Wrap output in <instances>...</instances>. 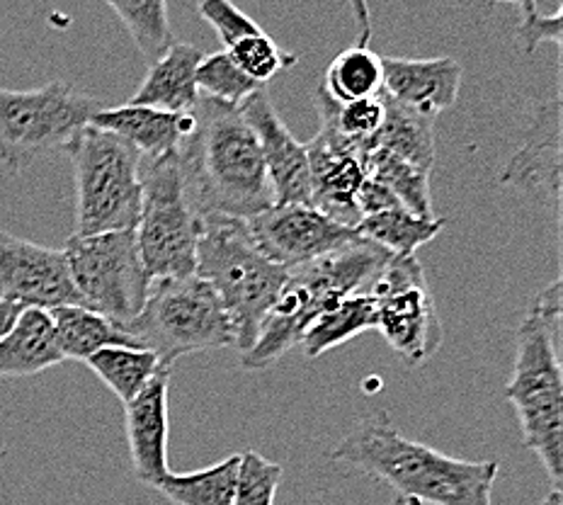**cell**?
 Wrapping results in <instances>:
<instances>
[{
    "label": "cell",
    "instance_id": "8fae6325",
    "mask_svg": "<svg viewBox=\"0 0 563 505\" xmlns=\"http://www.w3.org/2000/svg\"><path fill=\"white\" fill-rule=\"evenodd\" d=\"M367 295L377 304V331L406 365L418 367L442 348L444 331L435 299L416 255H391Z\"/></svg>",
    "mask_w": 563,
    "mask_h": 505
},
{
    "label": "cell",
    "instance_id": "5bb4252c",
    "mask_svg": "<svg viewBox=\"0 0 563 505\" xmlns=\"http://www.w3.org/2000/svg\"><path fill=\"white\" fill-rule=\"evenodd\" d=\"M307 156L311 173V207L338 224L355 229L362 219L355 197L367 178L365 146L340 136L338 129L321 117L319 134L307 144Z\"/></svg>",
    "mask_w": 563,
    "mask_h": 505
},
{
    "label": "cell",
    "instance_id": "7c38bea8",
    "mask_svg": "<svg viewBox=\"0 0 563 505\" xmlns=\"http://www.w3.org/2000/svg\"><path fill=\"white\" fill-rule=\"evenodd\" d=\"M245 229L257 251L285 270L321 261L357 239L355 229L303 205H273L245 221Z\"/></svg>",
    "mask_w": 563,
    "mask_h": 505
},
{
    "label": "cell",
    "instance_id": "7a4b0ae2",
    "mask_svg": "<svg viewBox=\"0 0 563 505\" xmlns=\"http://www.w3.org/2000/svg\"><path fill=\"white\" fill-rule=\"evenodd\" d=\"M178 163L185 195L199 219L249 221L275 205L261 141L239 108L199 96Z\"/></svg>",
    "mask_w": 563,
    "mask_h": 505
},
{
    "label": "cell",
    "instance_id": "f546056e",
    "mask_svg": "<svg viewBox=\"0 0 563 505\" xmlns=\"http://www.w3.org/2000/svg\"><path fill=\"white\" fill-rule=\"evenodd\" d=\"M110 10L120 18L141 56L146 58L148 66L158 64L175 44L170 20H168V6L163 0H144V3H126V0H110Z\"/></svg>",
    "mask_w": 563,
    "mask_h": 505
},
{
    "label": "cell",
    "instance_id": "ffe728a7",
    "mask_svg": "<svg viewBox=\"0 0 563 505\" xmlns=\"http://www.w3.org/2000/svg\"><path fill=\"white\" fill-rule=\"evenodd\" d=\"M202 58V50L178 42L158 64L148 68L144 84L134 92L129 105L175 114L190 112L199 100L195 74Z\"/></svg>",
    "mask_w": 563,
    "mask_h": 505
},
{
    "label": "cell",
    "instance_id": "52a82bcc",
    "mask_svg": "<svg viewBox=\"0 0 563 505\" xmlns=\"http://www.w3.org/2000/svg\"><path fill=\"white\" fill-rule=\"evenodd\" d=\"M76 180L74 237L134 231L141 211V156L120 136L86 127L66 149Z\"/></svg>",
    "mask_w": 563,
    "mask_h": 505
},
{
    "label": "cell",
    "instance_id": "83f0119b",
    "mask_svg": "<svg viewBox=\"0 0 563 505\" xmlns=\"http://www.w3.org/2000/svg\"><path fill=\"white\" fill-rule=\"evenodd\" d=\"M86 365L110 386L114 396L129 404L163 367L154 352L136 345L102 348L86 360Z\"/></svg>",
    "mask_w": 563,
    "mask_h": 505
},
{
    "label": "cell",
    "instance_id": "f1b7e54d",
    "mask_svg": "<svg viewBox=\"0 0 563 505\" xmlns=\"http://www.w3.org/2000/svg\"><path fill=\"white\" fill-rule=\"evenodd\" d=\"M365 175L369 180L384 185L413 217L438 219L432 211L430 173L413 168L410 163L386 154L382 149H372L365 158Z\"/></svg>",
    "mask_w": 563,
    "mask_h": 505
},
{
    "label": "cell",
    "instance_id": "277c9868",
    "mask_svg": "<svg viewBox=\"0 0 563 505\" xmlns=\"http://www.w3.org/2000/svg\"><path fill=\"white\" fill-rule=\"evenodd\" d=\"M195 275L217 292L236 328V350L249 352L269 309L275 307L289 270L257 251L245 221L202 217Z\"/></svg>",
    "mask_w": 563,
    "mask_h": 505
},
{
    "label": "cell",
    "instance_id": "836d02e7",
    "mask_svg": "<svg viewBox=\"0 0 563 505\" xmlns=\"http://www.w3.org/2000/svg\"><path fill=\"white\" fill-rule=\"evenodd\" d=\"M285 469L253 450L241 454L233 505H275L277 486Z\"/></svg>",
    "mask_w": 563,
    "mask_h": 505
},
{
    "label": "cell",
    "instance_id": "cb8c5ba5",
    "mask_svg": "<svg viewBox=\"0 0 563 505\" xmlns=\"http://www.w3.org/2000/svg\"><path fill=\"white\" fill-rule=\"evenodd\" d=\"M49 319L54 323L56 343H58V350H62L64 360L86 362L102 348L136 345L134 338L129 336L124 328L114 326L112 321H108L104 316L96 311L78 307V304H74V307L52 309Z\"/></svg>",
    "mask_w": 563,
    "mask_h": 505
},
{
    "label": "cell",
    "instance_id": "484cf974",
    "mask_svg": "<svg viewBox=\"0 0 563 505\" xmlns=\"http://www.w3.org/2000/svg\"><path fill=\"white\" fill-rule=\"evenodd\" d=\"M444 229V219H418L406 209H389L360 219L355 233L396 257L416 255L420 245L430 243Z\"/></svg>",
    "mask_w": 563,
    "mask_h": 505
},
{
    "label": "cell",
    "instance_id": "30bf717a",
    "mask_svg": "<svg viewBox=\"0 0 563 505\" xmlns=\"http://www.w3.org/2000/svg\"><path fill=\"white\" fill-rule=\"evenodd\" d=\"M62 251L80 304L126 331L144 309L154 285L141 261L136 233L70 237Z\"/></svg>",
    "mask_w": 563,
    "mask_h": 505
},
{
    "label": "cell",
    "instance_id": "603a6c76",
    "mask_svg": "<svg viewBox=\"0 0 563 505\" xmlns=\"http://www.w3.org/2000/svg\"><path fill=\"white\" fill-rule=\"evenodd\" d=\"M384 122L382 129L369 141L372 149H382L386 154L410 163L413 168L430 173L435 163V134H432V117L408 110L382 92Z\"/></svg>",
    "mask_w": 563,
    "mask_h": 505
},
{
    "label": "cell",
    "instance_id": "7402d4cb",
    "mask_svg": "<svg viewBox=\"0 0 563 505\" xmlns=\"http://www.w3.org/2000/svg\"><path fill=\"white\" fill-rule=\"evenodd\" d=\"M352 10L357 13V22L362 30V40L357 46L340 52L331 66L325 70V84L321 90L328 98L338 105H347L355 100L374 98L382 92L384 86V68L382 56L374 54L367 40H369V10L365 3H355Z\"/></svg>",
    "mask_w": 563,
    "mask_h": 505
},
{
    "label": "cell",
    "instance_id": "ac0fdd59",
    "mask_svg": "<svg viewBox=\"0 0 563 505\" xmlns=\"http://www.w3.org/2000/svg\"><path fill=\"white\" fill-rule=\"evenodd\" d=\"M384 86L391 100L426 117L450 110L460 96L464 68L452 56L440 58H396L382 56Z\"/></svg>",
    "mask_w": 563,
    "mask_h": 505
},
{
    "label": "cell",
    "instance_id": "9a60e30c",
    "mask_svg": "<svg viewBox=\"0 0 563 505\" xmlns=\"http://www.w3.org/2000/svg\"><path fill=\"white\" fill-rule=\"evenodd\" d=\"M239 110L261 141L267 180L273 187L275 205H303L311 207V173L307 144H301L287 124L282 122L275 105L261 88L245 98Z\"/></svg>",
    "mask_w": 563,
    "mask_h": 505
},
{
    "label": "cell",
    "instance_id": "8992f818",
    "mask_svg": "<svg viewBox=\"0 0 563 505\" xmlns=\"http://www.w3.org/2000/svg\"><path fill=\"white\" fill-rule=\"evenodd\" d=\"M126 333L146 348L163 367L205 350H236V328L224 304L197 275L180 279H154L151 295Z\"/></svg>",
    "mask_w": 563,
    "mask_h": 505
},
{
    "label": "cell",
    "instance_id": "9c48e42d",
    "mask_svg": "<svg viewBox=\"0 0 563 505\" xmlns=\"http://www.w3.org/2000/svg\"><path fill=\"white\" fill-rule=\"evenodd\" d=\"M102 105L64 80L34 90L0 88V161L13 173L52 151H66Z\"/></svg>",
    "mask_w": 563,
    "mask_h": 505
},
{
    "label": "cell",
    "instance_id": "e575fe53",
    "mask_svg": "<svg viewBox=\"0 0 563 505\" xmlns=\"http://www.w3.org/2000/svg\"><path fill=\"white\" fill-rule=\"evenodd\" d=\"M520 10V22H518V40L522 52L532 56L539 44L551 42L561 46L563 42V8H559L554 15H544L534 0H525L518 3Z\"/></svg>",
    "mask_w": 563,
    "mask_h": 505
},
{
    "label": "cell",
    "instance_id": "6da1fadb",
    "mask_svg": "<svg viewBox=\"0 0 563 505\" xmlns=\"http://www.w3.org/2000/svg\"><path fill=\"white\" fill-rule=\"evenodd\" d=\"M328 460L389 486L398 505H490L496 460L466 462L406 440L386 410L362 418Z\"/></svg>",
    "mask_w": 563,
    "mask_h": 505
},
{
    "label": "cell",
    "instance_id": "e0dca14e",
    "mask_svg": "<svg viewBox=\"0 0 563 505\" xmlns=\"http://www.w3.org/2000/svg\"><path fill=\"white\" fill-rule=\"evenodd\" d=\"M500 185L518 187L561 205V100L551 98L534 112L518 154L500 175Z\"/></svg>",
    "mask_w": 563,
    "mask_h": 505
},
{
    "label": "cell",
    "instance_id": "ba28073f",
    "mask_svg": "<svg viewBox=\"0 0 563 505\" xmlns=\"http://www.w3.org/2000/svg\"><path fill=\"white\" fill-rule=\"evenodd\" d=\"M202 219L185 195L178 154L141 158V211L136 245L151 279L192 277Z\"/></svg>",
    "mask_w": 563,
    "mask_h": 505
},
{
    "label": "cell",
    "instance_id": "d4e9b609",
    "mask_svg": "<svg viewBox=\"0 0 563 505\" xmlns=\"http://www.w3.org/2000/svg\"><path fill=\"white\" fill-rule=\"evenodd\" d=\"M372 328H377V304L369 295H355L319 316L301 336L299 345L303 348V355L313 360Z\"/></svg>",
    "mask_w": 563,
    "mask_h": 505
},
{
    "label": "cell",
    "instance_id": "8d00e7d4",
    "mask_svg": "<svg viewBox=\"0 0 563 505\" xmlns=\"http://www.w3.org/2000/svg\"><path fill=\"white\" fill-rule=\"evenodd\" d=\"M355 205H357V211L360 217H372V215H379V211H389V209H404L401 202L386 190L384 185L374 183L369 178H365V183H362L360 193L355 197Z\"/></svg>",
    "mask_w": 563,
    "mask_h": 505
},
{
    "label": "cell",
    "instance_id": "44dd1931",
    "mask_svg": "<svg viewBox=\"0 0 563 505\" xmlns=\"http://www.w3.org/2000/svg\"><path fill=\"white\" fill-rule=\"evenodd\" d=\"M62 362L49 311L22 309L15 326L0 340V377H32Z\"/></svg>",
    "mask_w": 563,
    "mask_h": 505
},
{
    "label": "cell",
    "instance_id": "d590c367",
    "mask_svg": "<svg viewBox=\"0 0 563 505\" xmlns=\"http://www.w3.org/2000/svg\"><path fill=\"white\" fill-rule=\"evenodd\" d=\"M197 10H199V15H202L209 25L214 28L221 44H224L227 50H231L233 44L245 40V37H253V34L263 32L255 25L253 18L245 15L243 10H239L236 6L227 3V0H199Z\"/></svg>",
    "mask_w": 563,
    "mask_h": 505
},
{
    "label": "cell",
    "instance_id": "74e56055",
    "mask_svg": "<svg viewBox=\"0 0 563 505\" xmlns=\"http://www.w3.org/2000/svg\"><path fill=\"white\" fill-rule=\"evenodd\" d=\"M20 314H22V307H18V304L0 299V340L10 333V328L15 326Z\"/></svg>",
    "mask_w": 563,
    "mask_h": 505
},
{
    "label": "cell",
    "instance_id": "d6986e66",
    "mask_svg": "<svg viewBox=\"0 0 563 505\" xmlns=\"http://www.w3.org/2000/svg\"><path fill=\"white\" fill-rule=\"evenodd\" d=\"M90 127L120 136L129 146L139 151L141 158L158 161L178 154L185 136L192 129V110L175 114L136 108V105H124V108L112 110L102 108L90 120Z\"/></svg>",
    "mask_w": 563,
    "mask_h": 505
},
{
    "label": "cell",
    "instance_id": "4fadbf2b",
    "mask_svg": "<svg viewBox=\"0 0 563 505\" xmlns=\"http://www.w3.org/2000/svg\"><path fill=\"white\" fill-rule=\"evenodd\" d=\"M0 299L22 309L84 307L70 282L64 251L0 231Z\"/></svg>",
    "mask_w": 563,
    "mask_h": 505
},
{
    "label": "cell",
    "instance_id": "2e32d148",
    "mask_svg": "<svg viewBox=\"0 0 563 505\" xmlns=\"http://www.w3.org/2000/svg\"><path fill=\"white\" fill-rule=\"evenodd\" d=\"M168 392L170 367H161L154 380L124 404V426L134 476L151 488L168 469Z\"/></svg>",
    "mask_w": 563,
    "mask_h": 505
},
{
    "label": "cell",
    "instance_id": "f35d334b",
    "mask_svg": "<svg viewBox=\"0 0 563 505\" xmlns=\"http://www.w3.org/2000/svg\"><path fill=\"white\" fill-rule=\"evenodd\" d=\"M542 505H563L561 503V491L559 488H551L549 496L542 501Z\"/></svg>",
    "mask_w": 563,
    "mask_h": 505
},
{
    "label": "cell",
    "instance_id": "3957f363",
    "mask_svg": "<svg viewBox=\"0 0 563 505\" xmlns=\"http://www.w3.org/2000/svg\"><path fill=\"white\" fill-rule=\"evenodd\" d=\"M391 253L365 239H355L321 261L289 270L275 307L269 309L255 343L241 355L243 370H267L269 365L299 345L307 328L355 295H367L382 275Z\"/></svg>",
    "mask_w": 563,
    "mask_h": 505
},
{
    "label": "cell",
    "instance_id": "5b68a950",
    "mask_svg": "<svg viewBox=\"0 0 563 505\" xmlns=\"http://www.w3.org/2000/svg\"><path fill=\"white\" fill-rule=\"evenodd\" d=\"M559 328L534 311L518 331V355L506 398L518 410L522 442L544 464L551 488L561 491L563 472V380L559 360Z\"/></svg>",
    "mask_w": 563,
    "mask_h": 505
},
{
    "label": "cell",
    "instance_id": "d6a6232c",
    "mask_svg": "<svg viewBox=\"0 0 563 505\" xmlns=\"http://www.w3.org/2000/svg\"><path fill=\"white\" fill-rule=\"evenodd\" d=\"M224 52L231 56V62L241 68V74L255 80L257 86L267 84V80H273L279 70L297 64V56L282 50V46L273 37H267L265 32L245 37Z\"/></svg>",
    "mask_w": 563,
    "mask_h": 505
},
{
    "label": "cell",
    "instance_id": "1f68e13d",
    "mask_svg": "<svg viewBox=\"0 0 563 505\" xmlns=\"http://www.w3.org/2000/svg\"><path fill=\"white\" fill-rule=\"evenodd\" d=\"M195 86L199 96L231 105V108H239L245 98L263 88L249 76H243L241 68L231 62L227 52L205 54V58L197 66Z\"/></svg>",
    "mask_w": 563,
    "mask_h": 505
},
{
    "label": "cell",
    "instance_id": "4dcf8cb0",
    "mask_svg": "<svg viewBox=\"0 0 563 505\" xmlns=\"http://www.w3.org/2000/svg\"><path fill=\"white\" fill-rule=\"evenodd\" d=\"M316 108H319V114L323 120H328L338 129L340 136H345L352 144L365 146L369 154V141L377 136L384 122L382 92L374 98L338 105L319 88V92H316Z\"/></svg>",
    "mask_w": 563,
    "mask_h": 505
},
{
    "label": "cell",
    "instance_id": "4316f807",
    "mask_svg": "<svg viewBox=\"0 0 563 505\" xmlns=\"http://www.w3.org/2000/svg\"><path fill=\"white\" fill-rule=\"evenodd\" d=\"M241 454H231L224 462L207 466L202 472L163 476L156 491L175 505H233Z\"/></svg>",
    "mask_w": 563,
    "mask_h": 505
}]
</instances>
